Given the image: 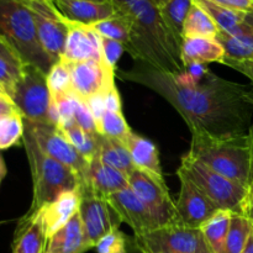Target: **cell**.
<instances>
[{
	"label": "cell",
	"instance_id": "6da1fadb",
	"mask_svg": "<svg viewBox=\"0 0 253 253\" xmlns=\"http://www.w3.org/2000/svg\"><path fill=\"white\" fill-rule=\"evenodd\" d=\"M119 76L160 94L179 113L192 135H241L252 126L249 86L220 78L202 66L172 73L137 61Z\"/></svg>",
	"mask_w": 253,
	"mask_h": 253
},
{
	"label": "cell",
	"instance_id": "7a4b0ae2",
	"mask_svg": "<svg viewBox=\"0 0 253 253\" xmlns=\"http://www.w3.org/2000/svg\"><path fill=\"white\" fill-rule=\"evenodd\" d=\"M116 11L127 17L132 36L126 51L136 59L161 71L182 73V42L166 25L152 0H110Z\"/></svg>",
	"mask_w": 253,
	"mask_h": 253
},
{
	"label": "cell",
	"instance_id": "3957f363",
	"mask_svg": "<svg viewBox=\"0 0 253 253\" xmlns=\"http://www.w3.org/2000/svg\"><path fill=\"white\" fill-rule=\"evenodd\" d=\"M189 153L247 189L253 184V125L241 135H192Z\"/></svg>",
	"mask_w": 253,
	"mask_h": 253
},
{
	"label": "cell",
	"instance_id": "277c9868",
	"mask_svg": "<svg viewBox=\"0 0 253 253\" xmlns=\"http://www.w3.org/2000/svg\"><path fill=\"white\" fill-rule=\"evenodd\" d=\"M0 41L22 64L46 74L54 64L42 48L34 16L22 0H0Z\"/></svg>",
	"mask_w": 253,
	"mask_h": 253
},
{
	"label": "cell",
	"instance_id": "5b68a950",
	"mask_svg": "<svg viewBox=\"0 0 253 253\" xmlns=\"http://www.w3.org/2000/svg\"><path fill=\"white\" fill-rule=\"evenodd\" d=\"M22 143L32 177V203L27 212L39 211L67 190L79 189L81 179L77 173L46 155L26 127Z\"/></svg>",
	"mask_w": 253,
	"mask_h": 253
},
{
	"label": "cell",
	"instance_id": "8992f818",
	"mask_svg": "<svg viewBox=\"0 0 253 253\" xmlns=\"http://www.w3.org/2000/svg\"><path fill=\"white\" fill-rule=\"evenodd\" d=\"M177 172L184 174L219 209L244 215L250 189L215 172L189 152L182 157Z\"/></svg>",
	"mask_w": 253,
	"mask_h": 253
},
{
	"label": "cell",
	"instance_id": "52a82bcc",
	"mask_svg": "<svg viewBox=\"0 0 253 253\" xmlns=\"http://www.w3.org/2000/svg\"><path fill=\"white\" fill-rule=\"evenodd\" d=\"M10 100L24 120L53 123L52 95L47 83V74L41 69L24 64Z\"/></svg>",
	"mask_w": 253,
	"mask_h": 253
},
{
	"label": "cell",
	"instance_id": "ba28073f",
	"mask_svg": "<svg viewBox=\"0 0 253 253\" xmlns=\"http://www.w3.org/2000/svg\"><path fill=\"white\" fill-rule=\"evenodd\" d=\"M137 253H212L200 229L175 224L133 235Z\"/></svg>",
	"mask_w": 253,
	"mask_h": 253
},
{
	"label": "cell",
	"instance_id": "9c48e42d",
	"mask_svg": "<svg viewBox=\"0 0 253 253\" xmlns=\"http://www.w3.org/2000/svg\"><path fill=\"white\" fill-rule=\"evenodd\" d=\"M127 179L128 187L147 207L158 227L179 224L175 202L170 197L165 177L136 168Z\"/></svg>",
	"mask_w": 253,
	"mask_h": 253
},
{
	"label": "cell",
	"instance_id": "30bf717a",
	"mask_svg": "<svg viewBox=\"0 0 253 253\" xmlns=\"http://www.w3.org/2000/svg\"><path fill=\"white\" fill-rule=\"evenodd\" d=\"M31 11L36 25L37 36L49 58L61 61L68 36L69 24L57 10L52 0H22Z\"/></svg>",
	"mask_w": 253,
	"mask_h": 253
},
{
	"label": "cell",
	"instance_id": "8fae6325",
	"mask_svg": "<svg viewBox=\"0 0 253 253\" xmlns=\"http://www.w3.org/2000/svg\"><path fill=\"white\" fill-rule=\"evenodd\" d=\"M24 125L32 133L41 150L49 157L74 170L82 184L88 172L89 161L74 148L58 125L53 123H37L29 120H24Z\"/></svg>",
	"mask_w": 253,
	"mask_h": 253
},
{
	"label": "cell",
	"instance_id": "7c38bea8",
	"mask_svg": "<svg viewBox=\"0 0 253 253\" xmlns=\"http://www.w3.org/2000/svg\"><path fill=\"white\" fill-rule=\"evenodd\" d=\"M79 192L82 198L78 211L86 239L94 249L108 232L120 229L123 221L106 198L99 197L86 188H79Z\"/></svg>",
	"mask_w": 253,
	"mask_h": 253
},
{
	"label": "cell",
	"instance_id": "4fadbf2b",
	"mask_svg": "<svg viewBox=\"0 0 253 253\" xmlns=\"http://www.w3.org/2000/svg\"><path fill=\"white\" fill-rule=\"evenodd\" d=\"M66 63L71 72L72 91L79 98L88 100L95 95H105L115 88L116 69L111 68L104 61Z\"/></svg>",
	"mask_w": 253,
	"mask_h": 253
},
{
	"label": "cell",
	"instance_id": "5bb4252c",
	"mask_svg": "<svg viewBox=\"0 0 253 253\" xmlns=\"http://www.w3.org/2000/svg\"><path fill=\"white\" fill-rule=\"evenodd\" d=\"M177 174L180 182V190L175 202L178 222L192 229H200L212 215L221 209H219V207L184 174L179 172H177Z\"/></svg>",
	"mask_w": 253,
	"mask_h": 253
},
{
	"label": "cell",
	"instance_id": "9a60e30c",
	"mask_svg": "<svg viewBox=\"0 0 253 253\" xmlns=\"http://www.w3.org/2000/svg\"><path fill=\"white\" fill-rule=\"evenodd\" d=\"M69 31L62 61H104L101 36L88 25L68 21ZM105 62V61H104Z\"/></svg>",
	"mask_w": 253,
	"mask_h": 253
},
{
	"label": "cell",
	"instance_id": "2e32d148",
	"mask_svg": "<svg viewBox=\"0 0 253 253\" xmlns=\"http://www.w3.org/2000/svg\"><path fill=\"white\" fill-rule=\"evenodd\" d=\"M108 200L121 221L127 224L132 229L133 235L143 234L158 227L150 210L130 187L110 195Z\"/></svg>",
	"mask_w": 253,
	"mask_h": 253
},
{
	"label": "cell",
	"instance_id": "e0dca14e",
	"mask_svg": "<svg viewBox=\"0 0 253 253\" xmlns=\"http://www.w3.org/2000/svg\"><path fill=\"white\" fill-rule=\"evenodd\" d=\"M48 235L41 214L26 212L19 220L11 244V253H46Z\"/></svg>",
	"mask_w": 253,
	"mask_h": 253
},
{
	"label": "cell",
	"instance_id": "ac0fdd59",
	"mask_svg": "<svg viewBox=\"0 0 253 253\" xmlns=\"http://www.w3.org/2000/svg\"><path fill=\"white\" fill-rule=\"evenodd\" d=\"M52 1L64 19L88 26H93L116 14V9L111 1L98 2L91 0H52Z\"/></svg>",
	"mask_w": 253,
	"mask_h": 253
},
{
	"label": "cell",
	"instance_id": "d6986e66",
	"mask_svg": "<svg viewBox=\"0 0 253 253\" xmlns=\"http://www.w3.org/2000/svg\"><path fill=\"white\" fill-rule=\"evenodd\" d=\"M79 188H86L99 197L108 199L110 195L128 188V179L123 172L95 157L89 162L88 172Z\"/></svg>",
	"mask_w": 253,
	"mask_h": 253
},
{
	"label": "cell",
	"instance_id": "ffe728a7",
	"mask_svg": "<svg viewBox=\"0 0 253 253\" xmlns=\"http://www.w3.org/2000/svg\"><path fill=\"white\" fill-rule=\"evenodd\" d=\"M91 249L78 211L48 237L46 253H85Z\"/></svg>",
	"mask_w": 253,
	"mask_h": 253
},
{
	"label": "cell",
	"instance_id": "44dd1931",
	"mask_svg": "<svg viewBox=\"0 0 253 253\" xmlns=\"http://www.w3.org/2000/svg\"><path fill=\"white\" fill-rule=\"evenodd\" d=\"M180 57L185 68L207 63H225V51L217 39L183 37Z\"/></svg>",
	"mask_w": 253,
	"mask_h": 253
},
{
	"label": "cell",
	"instance_id": "7402d4cb",
	"mask_svg": "<svg viewBox=\"0 0 253 253\" xmlns=\"http://www.w3.org/2000/svg\"><path fill=\"white\" fill-rule=\"evenodd\" d=\"M81 198L82 195L79 189L67 190L62 193L56 200L39 210L48 237L57 230L61 229L67 221H69L76 212H78Z\"/></svg>",
	"mask_w": 253,
	"mask_h": 253
},
{
	"label": "cell",
	"instance_id": "603a6c76",
	"mask_svg": "<svg viewBox=\"0 0 253 253\" xmlns=\"http://www.w3.org/2000/svg\"><path fill=\"white\" fill-rule=\"evenodd\" d=\"M216 39L224 47L225 59L239 62L253 59V14L234 31H220Z\"/></svg>",
	"mask_w": 253,
	"mask_h": 253
},
{
	"label": "cell",
	"instance_id": "cb8c5ba5",
	"mask_svg": "<svg viewBox=\"0 0 253 253\" xmlns=\"http://www.w3.org/2000/svg\"><path fill=\"white\" fill-rule=\"evenodd\" d=\"M124 142H125L131 158H132L133 165L137 169L152 173L157 177H163L160 153H158L155 143L132 131Z\"/></svg>",
	"mask_w": 253,
	"mask_h": 253
},
{
	"label": "cell",
	"instance_id": "d4e9b609",
	"mask_svg": "<svg viewBox=\"0 0 253 253\" xmlns=\"http://www.w3.org/2000/svg\"><path fill=\"white\" fill-rule=\"evenodd\" d=\"M99 160L105 165L123 172L126 177L136 169L125 142L106 137L99 133Z\"/></svg>",
	"mask_w": 253,
	"mask_h": 253
},
{
	"label": "cell",
	"instance_id": "484cf974",
	"mask_svg": "<svg viewBox=\"0 0 253 253\" xmlns=\"http://www.w3.org/2000/svg\"><path fill=\"white\" fill-rule=\"evenodd\" d=\"M220 34V29L212 17L193 0L189 12L183 26V37H210L216 39Z\"/></svg>",
	"mask_w": 253,
	"mask_h": 253
},
{
	"label": "cell",
	"instance_id": "4316f807",
	"mask_svg": "<svg viewBox=\"0 0 253 253\" xmlns=\"http://www.w3.org/2000/svg\"><path fill=\"white\" fill-rule=\"evenodd\" d=\"M231 211L219 210L202 227L203 236L212 253H224L225 241L231 221Z\"/></svg>",
	"mask_w": 253,
	"mask_h": 253
},
{
	"label": "cell",
	"instance_id": "83f0119b",
	"mask_svg": "<svg viewBox=\"0 0 253 253\" xmlns=\"http://www.w3.org/2000/svg\"><path fill=\"white\" fill-rule=\"evenodd\" d=\"M217 25L221 32H231L235 29L246 22L249 20L250 15L249 12L237 11V10L227 9V7L220 6V5L214 4L208 0H195Z\"/></svg>",
	"mask_w": 253,
	"mask_h": 253
},
{
	"label": "cell",
	"instance_id": "f1b7e54d",
	"mask_svg": "<svg viewBox=\"0 0 253 253\" xmlns=\"http://www.w3.org/2000/svg\"><path fill=\"white\" fill-rule=\"evenodd\" d=\"M59 127V126H58ZM66 135L69 142L74 146L77 151L90 162L99 153V133H90L79 127L76 123L64 127H59Z\"/></svg>",
	"mask_w": 253,
	"mask_h": 253
},
{
	"label": "cell",
	"instance_id": "f546056e",
	"mask_svg": "<svg viewBox=\"0 0 253 253\" xmlns=\"http://www.w3.org/2000/svg\"><path fill=\"white\" fill-rule=\"evenodd\" d=\"M93 29L101 37L121 42L125 48L131 43L132 30H131L130 21L127 20V17L124 16L123 14L118 11H116L114 16L93 25Z\"/></svg>",
	"mask_w": 253,
	"mask_h": 253
},
{
	"label": "cell",
	"instance_id": "4dcf8cb0",
	"mask_svg": "<svg viewBox=\"0 0 253 253\" xmlns=\"http://www.w3.org/2000/svg\"><path fill=\"white\" fill-rule=\"evenodd\" d=\"M192 4L193 0H167L160 6L166 25L180 42L183 41V26Z\"/></svg>",
	"mask_w": 253,
	"mask_h": 253
},
{
	"label": "cell",
	"instance_id": "1f68e13d",
	"mask_svg": "<svg viewBox=\"0 0 253 253\" xmlns=\"http://www.w3.org/2000/svg\"><path fill=\"white\" fill-rule=\"evenodd\" d=\"M252 229L251 221L246 216L232 212L230 229L225 241L224 253H244Z\"/></svg>",
	"mask_w": 253,
	"mask_h": 253
},
{
	"label": "cell",
	"instance_id": "d6a6232c",
	"mask_svg": "<svg viewBox=\"0 0 253 253\" xmlns=\"http://www.w3.org/2000/svg\"><path fill=\"white\" fill-rule=\"evenodd\" d=\"M24 119L17 110L0 116V150L17 145L24 137Z\"/></svg>",
	"mask_w": 253,
	"mask_h": 253
},
{
	"label": "cell",
	"instance_id": "836d02e7",
	"mask_svg": "<svg viewBox=\"0 0 253 253\" xmlns=\"http://www.w3.org/2000/svg\"><path fill=\"white\" fill-rule=\"evenodd\" d=\"M98 132L106 137L124 142L131 133V128L128 127L123 113L105 110L98 121Z\"/></svg>",
	"mask_w": 253,
	"mask_h": 253
},
{
	"label": "cell",
	"instance_id": "e575fe53",
	"mask_svg": "<svg viewBox=\"0 0 253 253\" xmlns=\"http://www.w3.org/2000/svg\"><path fill=\"white\" fill-rule=\"evenodd\" d=\"M47 83L52 99L72 93V78L68 66L64 61H58L52 66L47 74Z\"/></svg>",
	"mask_w": 253,
	"mask_h": 253
},
{
	"label": "cell",
	"instance_id": "d590c367",
	"mask_svg": "<svg viewBox=\"0 0 253 253\" xmlns=\"http://www.w3.org/2000/svg\"><path fill=\"white\" fill-rule=\"evenodd\" d=\"M22 66L24 64L17 59L0 56V91L9 99L21 76Z\"/></svg>",
	"mask_w": 253,
	"mask_h": 253
},
{
	"label": "cell",
	"instance_id": "8d00e7d4",
	"mask_svg": "<svg viewBox=\"0 0 253 253\" xmlns=\"http://www.w3.org/2000/svg\"><path fill=\"white\" fill-rule=\"evenodd\" d=\"M95 251L98 253H128V239L120 229L111 230L110 232L101 237L95 245Z\"/></svg>",
	"mask_w": 253,
	"mask_h": 253
},
{
	"label": "cell",
	"instance_id": "74e56055",
	"mask_svg": "<svg viewBox=\"0 0 253 253\" xmlns=\"http://www.w3.org/2000/svg\"><path fill=\"white\" fill-rule=\"evenodd\" d=\"M73 116L77 125L83 128L84 131L90 133H99L95 118H94L88 103L84 99L77 96L76 94L73 98Z\"/></svg>",
	"mask_w": 253,
	"mask_h": 253
},
{
	"label": "cell",
	"instance_id": "f35d334b",
	"mask_svg": "<svg viewBox=\"0 0 253 253\" xmlns=\"http://www.w3.org/2000/svg\"><path fill=\"white\" fill-rule=\"evenodd\" d=\"M101 47H103V57L105 63L110 66L111 68L116 69V63H118L123 52L125 51L124 44L121 42L101 37Z\"/></svg>",
	"mask_w": 253,
	"mask_h": 253
},
{
	"label": "cell",
	"instance_id": "ab89813d",
	"mask_svg": "<svg viewBox=\"0 0 253 253\" xmlns=\"http://www.w3.org/2000/svg\"><path fill=\"white\" fill-rule=\"evenodd\" d=\"M208 1H211L227 9L253 14V0H208Z\"/></svg>",
	"mask_w": 253,
	"mask_h": 253
},
{
	"label": "cell",
	"instance_id": "60d3db41",
	"mask_svg": "<svg viewBox=\"0 0 253 253\" xmlns=\"http://www.w3.org/2000/svg\"><path fill=\"white\" fill-rule=\"evenodd\" d=\"M226 66L231 67L235 71L240 72L244 76H246L247 78L253 83V59L250 61H229V59H225V63Z\"/></svg>",
	"mask_w": 253,
	"mask_h": 253
},
{
	"label": "cell",
	"instance_id": "b9f144b4",
	"mask_svg": "<svg viewBox=\"0 0 253 253\" xmlns=\"http://www.w3.org/2000/svg\"><path fill=\"white\" fill-rule=\"evenodd\" d=\"M104 104H105L106 110L116 111V113H123V110H121L123 106H121L120 94H119L116 86L104 95Z\"/></svg>",
	"mask_w": 253,
	"mask_h": 253
},
{
	"label": "cell",
	"instance_id": "7bdbcfd3",
	"mask_svg": "<svg viewBox=\"0 0 253 253\" xmlns=\"http://www.w3.org/2000/svg\"><path fill=\"white\" fill-rule=\"evenodd\" d=\"M244 216H246L247 219L251 221L252 226H253V194L250 192L249 198H247L246 205H245L244 209Z\"/></svg>",
	"mask_w": 253,
	"mask_h": 253
},
{
	"label": "cell",
	"instance_id": "ee69618b",
	"mask_svg": "<svg viewBox=\"0 0 253 253\" xmlns=\"http://www.w3.org/2000/svg\"><path fill=\"white\" fill-rule=\"evenodd\" d=\"M0 56L1 57H6V58H12V59H17L16 57L12 54V52L10 51L9 48H7L6 44L4 43V42L0 41ZM19 61V59H17Z\"/></svg>",
	"mask_w": 253,
	"mask_h": 253
},
{
	"label": "cell",
	"instance_id": "f6af8a7d",
	"mask_svg": "<svg viewBox=\"0 0 253 253\" xmlns=\"http://www.w3.org/2000/svg\"><path fill=\"white\" fill-rule=\"evenodd\" d=\"M5 175H6V166H5V162L4 160H2L1 155H0V184H1Z\"/></svg>",
	"mask_w": 253,
	"mask_h": 253
},
{
	"label": "cell",
	"instance_id": "bcb514c9",
	"mask_svg": "<svg viewBox=\"0 0 253 253\" xmlns=\"http://www.w3.org/2000/svg\"><path fill=\"white\" fill-rule=\"evenodd\" d=\"M244 253H253V229L251 235H250L249 241H247L246 247H245L244 250Z\"/></svg>",
	"mask_w": 253,
	"mask_h": 253
},
{
	"label": "cell",
	"instance_id": "7dc6e473",
	"mask_svg": "<svg viewBox=\"0 0 253 253\" xmlns=\"http://www.w3.org/2000/svg\"><path fill=\"white\" fill-rule=\"evenodd\" d=\"M246 98H247V100H249L250 103H251L252 105H253V89H250V90L247 91V96H246Z\"/></svg>",
	"mask_w": 253,
	"mask_h": 253
},
{
	"label": "cell",
	"instance_id": "c3c4849f",
	"mask_svg": "<svg viewBox=\"0 0 253 253\" xmlns=\"http://www.w3.org/2000/svg\"><path fill=\"white\" fill-rule=\"evenodd\" d=\"M152 1H153V2H155V4H156V5H157V6H158V7H160V6H161V5H163V4H165V2H166V1H167V0H152Z\"/></svg>",
	"mask_w": 253,
	"mask_h": 253
},
{
	"label": "cell",
	"instance_id": "681fc988",
	"mask_svg": "<svg viewBox=\"0 0 253 253\" xmlns=\"http://www.w3.org/2000/svg\"><path fill=\"white\" fill-rule=\"evenodd\" d=\"M91 1H98V2H105V1H110V0H91Z\"/></svg>",
	"mask_w": 253,
	"mask_h": 253
},
{
	"label": "cell",
	"instance_id": "f907efd6",
	"mask_svg": "<svg viewBox=\"0 0 253 253\" xmlns=\"http://www.w3.org/2000/svg\"><path fill=\"white\" fill-rule=\"evenodd\" d=\"M7 222H9V221H0V226H1V225H5V224H7Z\"/></svg>",
	"mask_w": 253,
	"mask_h": 253
},
{
	"label": "cell",
	"instance_id": "816d5d0a",
	"mask_svg": "<svg viewBox=\"0 0 253 253\" xmlns=\"http://www.w3.org/2000/svg\"><path fill=\"white\" fill-rule=\"evenodd\" d=\"M250 192H251L252 194H253V184L251 185V187H250Z\"/></svg>",
	"mask_w": 253,
	"mask_h": 253
}]
</instances>
